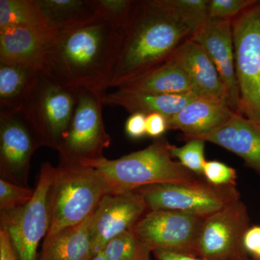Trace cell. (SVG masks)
<instances>
[{"instance_id":"obj_20","label":"cell","mask_w":260,"mask_h":260,"mask_svg":"<svg viewBox=\"0 0 260 260\" xmlns=\"http://www.w3.org/2000/svg\"><path fill=\"white\" fill-rule=\"evenodd\" d=\"M117 88L156 94L192 93L189 76L174 55Z\"/></svg>"},{"instance_id":"obj_24","label":"cell","mask_w":260,"mask_h":260,"mask_svg":"<svg viewBox=\"0 0 260 260\" xmlns=\"http://www.w3.org/2000/svg\"><path fill=\"white\" fill-rule=\"evenodd\" d=\"M49 27L38 0H0V30Z\"/></svg>"},{"instance_id":"obj_26","label":"cell","mask_w":260,"mask_h":260,"mask_svg":"<svg viewBox=\"0 0 260 260\" xmlns=\"http://www.w3.org/2000/svg\"><path fill=\"white\" fill-rule=\"evenodd\" d=\"M100 253L109 260H151L152 251L132 229L111 239Z\"/></svg>"},{"instance_id":"obj_18","label":"cell","mask_w":260,"mask_h":260,"mask_svg":"<svg viewBox=\"0 0 260 260\" xmlns=\"http://www.w3.org/2000/svg\"><path fill=\"white\" fill-rule=\"evenodd\" d=\"M235 114L225 103L198 97L177 114L167 117L168 129L180 130L186 141L218 129Z\"/></svg>"},{"instance_id":"obj_12","label":"cell","mask_w":260,"mask_h":260,"mask_svg":"<svg viewBox=\"0 0 260 260\" xmlns=\"http://www.w3.org/2000/svg\"><path fill=\"white\" fill-rule=\"evenodd\" d=\"M41 145L20 112H0V177L28 187L34 152Z\"/></svg>"},{"instance_id":"obj_36","label":"cell","mask_w":260,"mask_h":260,"mask_svg":"<svg viewBox=\"0 0 260 260\" xmlns=\"http://www.w3.org/2000/svg\"><path fill=\"white\" fill-rule=\"evenodd\" d=\"M155 260H204L196 256L177 254L167 251H155L153 252Z\"/></svg>"},{"instance_id":"obj_5","label":"cell","mask_w":260,"mask_h":260,"mask_svg":"<svg viewBox=\"0 0 260 260\" xmlns=\"http://www.w3.org/2000/svg\"><path fill=\"white\" fill-rule=\"evenodd\" d=\"M76 99L77 90L61 87L39 72L20 112L41 147L57 150L69 128Z\"/></svg>"},{"instance_id":"obj_9","label":"cell","mask_w":260,"mask_h":260,"mask_svg":"<svg viewBox=\"0 0 260 260\" xmlns=\"http://www.w3.org/2000/svg\"><path fill=\"white\" fill-rule=\"evenodd\" d=\"M148 211L172 210L208 217L241 199L234 184L217 186L206 180L198 184H158L137 189Z\"/></svg>"},{"instance_id":"obj_27","label":"cell","mask_w":260,"mask_h":260,"mask_svg":"<svg viewBox=\"0 0 260 260\" xmlns=\"http://www.w3.org/2000/svg\"><path fill=\"white\" fill-rule=\"evenodd\" d=\"M205 140L194 138L186 140L185 145L181 147L169 143L168 148L172 158L178 159L181 166L203 177V169L206 162L205 158Z\"/></svg>"},{"instance_id":"obj_31","label":"cell","mask_w":260,"mask_h":260,"mask_svg":"<svg viewBox=\"0 0 260 260\" xmlns=\"http://www.w3.org/2000/svg\"><path fill=\"white\" fill-rule=\"evenodd\" d=\"M203 175L207 181L217 186L236 185L237 179L235 169L217 160L205 162Z\"/></svg>"},{"instance_id":"obj_15","label":"cell","mask_w":260,"mask_h":260,"mask_svg":"<svg viewBox=\"0 0 260 260\" xmlns=\"http://www.w3.org/2000/svg\"><path fill=\"white\" fill-rule=\"evenodd\" d=\"M58 34L51 27H12L0 30V63L42 71L46 55Z\"/></svg>"},{"instance_id":"obj_28","label":"cell","mask_w":260,"mask_h":260,"mask_svg":"<svg viewBox=\"0 0 260 260\" xmlns=\"http://www.w3.org/2000/svg\"><path fill=\"white\" fill-rule=\"evenodd\" d=\"M133 0H93L101 20L124 30L133 11Z\"/></svg>"},{"instance_id":"obj_11","label":"cell","mask_w":260,"mask_h":260,"mask_svg":"<svg viewBox=\"0 0 260 260\" xmlns=\"http://www.w3.org/2000/svg\"><path fill=\"white\" fill-rule=\"evenodd\" d=\"M204 217L172 210L147 212L133 229L152 253L167 251L198 257Z\"/></svg>"},{"instance_id":"obj_2","label":"cell","mask_w":260,"mask_h":260,"mask_svg":"<svg viewBox=\"0 0 260 260\" xmlns=\"http://www.w3.org/2000/svg\"><path fill=\"white\" fill-rule=\"evenodd\" d=\"M123 35L110 88H119L170 59L193 32L155 0H142L135 2Z\"/></svg>"},{"instance_id":"obj_13","label":"cell","mask_w":260,"mask_h":260,"mask_svg":"<svg viewBox=\"0 0 260 260\" xmlns=\"http://www.w3.org/2000/svg\"><path fill=\"white\" fill-rule=\"evenodd\" d=\"M148 211L143 196L138 191L105 195L90 220L93 258L113 238L132 230Z\"/></svg>"},{"instance_id":"obj_4","label":"cell","mask_w":260,"mask_h":260,"mask_svg":"<svg viewBox=\"0 0 260 260\" xmlns=\"http://www.w3.org/2000/svg\"><path fill=\"white\" fill-rule=\"evenodd\" d=\"M110 193L96 169L59 162L50 190L51 227L44 240L91 216L104 197Z\"/></svg>"},{"instance_id":"obj_16","label":"cell","mask_w":260,"mask_h":260,"mask_svg":"<svg viewBox=\"0 0 260 260\" xmlns=\"http://www.w3.org/2000/svg\"><path fill=\"white\" fill-rule=\"evenodd\" d=\"M198 139L239 155L248 167L260 175V123L237 114L223 126Z\"/></svg>"},{"instance_id":"obj_7","label":"cell","mask_w":260,"mask_h":260,"mask_svg":"<svg viewBox=\"0 0 260 260\" xmlns=\"http://www.w3.org/2000/svg\"><path fill=\"white\" fill-rule=\"evenodd\" d=\"M240 114L260 123V1L233 19Z\"/></svg>"},{"instance_id":"obj_25","label":"cell","mask_w":260,"mask_h":260,"mask_svg":"<svg viewBox=\"0 0 260 260\" xmlns=\"http://www.w3.org/2000/svg\"><path fill=\"white\" fill-rule=\"evenodd\" d=\"M155 2L190 29L193 35L210 19L209 0H155Z\"/></svg>"},{"instance_id":"obj_30","label":"cell","mask_w":260,"mask_h":260,"mask_svg":"<svg viewBox=\"0 0 260 260\" xmlns=\"http://www.w3.org/2000/svg\"><path fill=\"white\" fill-rule=\"evenodd\" d=\"M256 0H209L210 19L232 20L256 3Z\"/></svg>"},{"instance_id":"obj_22","label":"cell","mask_w":260,"mask_h":260,"mask_svg":"<svg viewBox=\"0 0 260 260\" xmlns=\"http://www.w3.org/2000/svg\"><path fill=\"white\" fill-rule=\"evenodd\" d=\"M49 26L57 31L75 30L101 20L93 0H38Z\"/></svg>"},{"instance_id":"obj_21","label":"cell","mask_w":260,"mask_h":260,"mask_svg":"<svg viewBox=\"0 0 260 260\" xmlns=\"http://www.w3.org/2000/svg\"><path fill=\"white\" fill-rule=\"evenodd\" d=\"M91 216L45 239L38 260H92L90 223Z\"/></svg>"},{"instance_id":"obj_1","label":"cell","mask_w":260,"mask_h":260,"mask_svg":"<svg viewBox=\"0 0 260 260\" xmlns=\"http://www.w3.org/2000/svg\"><path fill=\"white\" fill-rule=\"evenodd\" d=\"M123 36V30L103 20L59 32L41 72L64 88L105 93L110 88Z\"/></svg>"},{"instance_id":"obj_6","label":"cell","mask_w":260,"mask_h":260,"mask_svg":"<svg viewBox=\"0 0 260 260\" xmlns=\"http://www.w3.org/2000/svg\"><path fill=\"white\" fill-rule=\"evenodd\" d=\"M55 172L50 162L43 164L32 199L0 213V228L8 232L18 260H38V246L51 227L50 190Z\"/></svg>"},{"instance_id":"obj_33","label":"cell","mask_w":260,"mask_h":260,"mask_svg":"<svg viewBox=\"0 0 260 260\" xmlns=\"http://www.w3.org/2000/svg\"><path fill=\"white\" fill-rule=\"evenodd\" d=\"M146 135L154 139L162 138L168 129L167 116L153 113L146 116Z\"/></svg>"},{"instance_id":"obj_17","label":"cell","mask_w":260,"mask_h":260,"mask_svg":"<svg viewBox=\"0 0 260 260\" xmlns=\"http://www.w3.org/2000/svg\"><path fill=\"white\" fill-rule=\"evenodd\" d=\"M174 56L190 80L191 92L197 97L225 104L223 82L215 64L198 43L189 39L178 48Z\"/></svg>"},{"instance_id":"obj_34","label":"cell","mask_w":260,"mask_h":260,"mask_svg":"<svg viewBox=\"0 0 260 260\" xmlns=\"http://www.w3.org/2000/svg\"><path fill=\"white\" fill-rule=\"evenodd\" d=\"M244 246L246 252L254 259L260 260V225L249 228L244 238Z\"/></svg>"},{"instance_id":"obj_10","label":"cell","mask_w":260,"mask_h":260,"mask_svg":"<svg viewBox=\"0 0 260 260\" xmlns=\"http://www.w3.org/2000/svg\"><path fill=\"white\" fill-rule=\"evenodd\" d=\"M249 223L247 207L241 199L205 217L198 239V257L204 260H250L244 246Z\"/></svg>"},{"instance_id":"obj_19","label":"cell","mask_w":260,"mask_h":260,"mask_svg":"<svg viewBox=\"0 0 260 260\" xmlns=\"http://www.w3.org/2000/svg\"><path fill=\"white\" fill-rule=\"evenodd\" d=\"M196 98L193 93L156 94L118 88L112 93H104L102 102L104 105L123 108L130 114L142 113L148 115L158 113L169 117Z\"/></svg>"},{"instance_id":"obj_29","label":"cell","mask_w":260,"mask_h":260,"mask_svg":"<svg viewBox=\"0 0 260 260\" xmlns=\"http://www.w3.org/2000/svg\"><path fill=\"white\" fill-rule=\"evenodd\" d=\"M34 190L0 179V211H8L23 206L34 196Z\"/></svg>"},{"instance_id":"obj_37","label":"cell","mask_w":260,"mask_h":260,"mask_svg":"<svg viewBox=\"0 0 260 260\" xmlns=\"http://www.w3.org/2000/svg\"><path fill=\"white\" fill-rule=\"evenodd\" d=\"M92 260H109L107 259V258L105 257L102 253H99V254H97L96 256H95V257L93 258Z\"/></svg>"},{"instance_id":"obj_35","label":"cell","mask_w":260,"mask_h":260,"mask_svg":"<svg viewBox=\"0 0 260 260\" xmlns=\"http://www.w3.org/2000/svg\"><path fill=\"white\" fill-rule=\"evenodd\" d=\"M0 260H18L8 232L0 228Z\"/></svg>"},{"instance_id":"obj_32","label":"cell","mask_w":260,"mask_h":260,"mask_svg":"<svg viewBox=\"0 0 260 260\" xmlns=\"http://www.w3.org/2000/svg\"><path fill=\"white\" fill-rule=\"evenodd\" d=\"M146 116L142 113H134L129 116L126 121L124 130L129 138L138 140L146 135Z\"/></svg>"},{"instance_id":"obj_23","label":"cell","mask_w":260,"mask_h":260,"mask_svg":"<svg viewBox=\"0 0 260 260\" xmlns=\"http://www.w3.org/2000/svg\"><path fill=\"white\" fill-rule=\"evenodd\" d=\"M39 72L0 63V112H20L25 96Z\"/></svg>"},{"instance_id":"obj_3","label":"cell","mask_w":260,"mask_h":260,"mask_svg":"<svg viewBox=\"0 0 260 260\" xmlns=\"http://www.w3.org/2000/svg\"><path fill=\"white\" fill-rule=\"evenodd\" d=\"M169 142L164 138L154 140L143 150L121 158H106L82 162L102 174L113 194L131 192L144 186L158 184H198L206 180L173 160Z\"/></svg>"},{"instance_id":"obj_14","label":"cell","mask_w":260,"mask_h":260,"mask_svg":"<svg viewBox=\"0 0 260 260\" xmlns=\"http://www.w3.org/2000/svg\"><path fill=\"white\" fill-rule=\"evenodd\" d=\"M191 39L203 48L218 70L225 91V104L240 114L232 20L209 19Z\"/></svg>"},{"instance_id":"obj_8","label":"cell","mask_w":260,"mask_h":260,"mask_svg":"<svg viewBox=\"0 0 260 260\" xmlns=\"http://www.w3.org/2000/svg\"><path fill=\"white\" fill-rule=\"evenodd\" d=\"M104 93L77 90L76 104L68 132L57 148L60 162L82 164L104 158L111 137L103 119Z\"/></svg>"}]
</instances>
